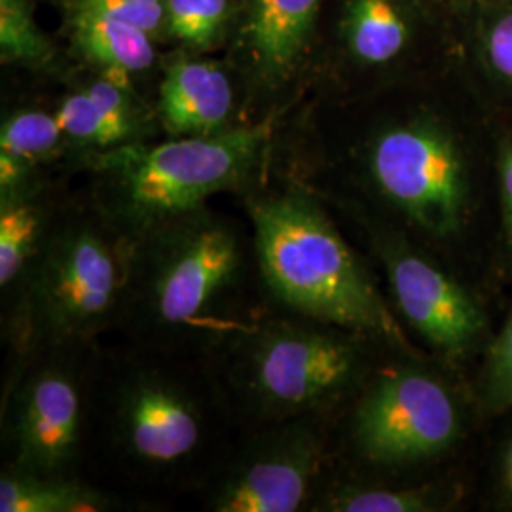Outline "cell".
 <instances>
[{
  "label": "cell",
  "instance_id": "7c38bea8",
  "mask_svg": "<svg viewBox=\"0 0 512 512\" xmlns=\"http://www.w3.org/2000/svg\"><path fill=\"white\" fill-rule=\"evenodd\" d=\"M73 194L46 171L0 190V313L16 302Z\"/></svg>",
  "mask_w": 512,
  "mask_h": 512
},
{
  "label": "cell",
  "instance_id": "d6986e66",
  "mask_svg": "<svg viewBox=\"0 0 512 512\" xmlns=\"http://www.w3.org/2000/svg\"><path fill=\"white\" fill-rule=\"evenodd\" d=\"M74 40L88 61L114 80L133 86V74L154 65V48L143 29L101 12L76 8Z\"/></svg>",
  "mask_w": 512,
  "mask_h": 512
},
{
  "label": "cell",
  "instance_id": "6da1fadb",
  "mask_svg": "<svg viewBox=\"0 0 512 512\" xmlns=\"http://www.w3.org/2000/svg\"><path fill=\"white\" fill-rule=\"evenodd\" d=\"M239 431L203 359L99 344L86 476L139 511L198 494Z\"/></svg>",
  "mask_w": 512,
  "mask_h": 512
},
{
  "label": "cell",
  "instance_id": "ac0fdd59",
  "mask_svg": "<svg viewBox=\"0 0 512 512\" xmlns=\"http://www.w3.org/2000/svg\"><path fill=\"white\" fill-rule=\"evenodd\" d=\"M73 150L54 110L21 107L8 112L0 128V190L44 173Z\"/></svg>",
  "mask_w": 512,
  "mask_h": 512
},
{
  "label": "cell",
  "instance_id": "4316f807",
  "mask_svg": "<svg viewBox=\"0 0 512 512\" xmlns=\"http://www.w3.org/2000/svg\"><path fill=\"white\" fill-rule=\"evenodd\" d=\"M497 488L503 503L512 509V435L505 442L501 456H499V469H497Z\"/></svg>",
  "mask_w": 512,
  "mask_h": 512
},
{
  "label": "cell",
  "instance_id": "7402d4cb",
  "mask_svg": "<svg viewBox=\"0 0 512 512\" xmlns=\"http://www.w3.org/2000/svg\"><path fill=\"white\" fill-rule=\"evenodd\" d=\"M165 31L192 48H209L226 31L230 0H165Z\"/></svg>",
  "mask_w": 512,
  "mask_h": 512
},
{
  "label": "cell",
  "instance_id": "44dd1931",
  "mask_svg": "<svg viewBox=\"0 0 512 512\" xmlns=\"http://www.w3.org/2000/svg\"><path fill=\"white\" fill-rule=\"evenodd\" d=\"M0 55L4 63L31 67L48 65L54 55L25 0H0Z\"/></svg>",
  "mask_w": 512,
  "mask_h": 512
},
{
  "label": "cell",
  "instance_id": "7a4b0ae2",
  "mask_svg": "<svg viewBox=\"0 0 512 512\" xmlns=\"http://www.w3.org/2000/svg\"><path fill=\"white\" fill-rule=\"evenodd\" d=\"M120 321L110 338L203 359L272 302L245 213L205 203L135 239Z\"/></svg>",
  "mask_w": 512,
  "mask_h": 512
},
{
  "label": "cell",
  "instance_id": "9a60e30c",
  "mask_svg": "<svg viewBox=\"0 0 512 512\" xmlns=\"http://www.w3.org/2000/svg\"><path fill=\"white\" fill-rule=\"evenodd\" d=\"M154 110L167 137H209L245 126L238 122L230 76L211 61L177 59L167 65Z\"/></svg>",
  "mask_w": 512,
  "mask_h": 512
},
{
  "label": "cell",
  "instance_id": "52a82bcc",
  "mask_svg": "<svg viewBox=\"0 0 512 512\" xmlns=\"http://www.w3.org/2000/svg\"><path fill=\"white\" fill-rule=\"evenodd\" d=\"M461 433L454 389L416 353L391 351L336 414L332 471L406 480L450 452Z\"/></svg>",
  "mask_w": 512,
  "mask_h": 512
},
{
  "label": "cell",
  "instance_id": "9c48e42d",
  "mask_svg": "<svg viewBox=\"0 0 512 512\" xmlns=\"http://www.w3.org/2000/svg\"><path fill=\"white\" fill-rule=\"evenodd\" d=\"M336 416H302L241 429L205 480V512H310L334 465Z\"/></svg>",
  "mask_w": 512,
  "mask_h": 512
},
{
  "label": "cell",
  "instance_id": "e0dca14e",
  "mask_svg": "<svg viewBox=\"0 0 512 512\" xmlns=\"http://www.w3.org/2000/svg\"><path fill=\"white\" fill-rule=\"evenodd\" d=\"M452 490L427 480H366L330 471L310 512H435L448 509Z\"/></svg>",
  "mask_w": 512,
  "mask_h": 512
},
{
  "label": "cell",
  "instance_id": "603a6c76",
  "mask_svg": "<svg viewBox=\"0 0 512 512\" xmlns=\"http://www.w3.org/2000/svg\"><path fill=\"white\" fill-rule=\"evenodd\" d=\"M482 399L494 414L512 406V317L490 351L482 378Z\"/></svg>",
  "mask_w": 512,
  "mask_h": 512
},
{
  "label": "cell",
  "instance_id": "30bf717a",
  "mask_svg": "<svg viewBox=\"0 0 512 512\" xmlns=\"http://www.w3.org/2000/svg\"><path fill=\"white\" fill-rule=\"evenodd\" d=\"M366 181L397 220L429 239L454 236L463 224L467 183L450 133L412 118L374 133L365 152Z\"/></svg>",
  "mask_w": 512,
  "mask_h": 512
},
{
  "label": "cell",
  "instance_id": "277c9868",
  "mask_svg": "<svg viewBox=\"0 0 512 512\" xmlns=\"http://www.w3.org/2000/svg\"><path fill=\"white\" fill-rule=\"evenodd\" d=\"M391 351L355 330L270 306L205 357L239 429L336 416Z\"/></svg>",
  "mask_w": 512,
  "mask_h": 512
},
{
  "label": "cell",
  "instance_id": "8fae6325",
  "mask_svg": "<svg viewBox=\"0 0 512 512\" xmlns=\"http://www.w3.org/2000/svg\"><path fill=\"white\" fill-rule=\"evenodd\" d=\"M346 215L363 228L401 323L450 361L471 353L486 330L475 298L401 226L355 207Z\"/></svg>",
  "mask_w": 512,
  "mask_h": 512
},
{
  "label": "cell",
  "instance_id": "5bb4252c",
  "mask_svg": "<svg viewBox=\"0 0 512 512\" xmlns=\"http://www.w3.org/2000/svg\"><path fill=\"white\" fill-rule=\"evenodd\" d=\"M55 114L74 158L152 141L154 126H160L156 110L141 103L131 84L105 74L65 93L55 105Z\"/></svg>",
  "mask_w": 512,
  "mask_h": 512
},
{
  "label": "cell",
  "instance_id": "d4e9b609",
  "mask_svg": "<svg viewBox=\"0 0 512 512\" xmlns=\"http://www.w3.org/2000/svg\"><path fill=\"white\" fill-rule=\"evenodd\" d=\"M486 55L495 73L512 82V12L497 19L486 35Z\"/></svg>",
  "mask_w": 512,
  "mask_h": 512
},
{
  "label": "cell",
  "instance_id": "5b68a950",
  "mask_svg": "<svg viewBox=\"0 0 512 512\" xmlns=\"http://www.w3.org/2000/svg\"><path fill=\"white\" fill-rule=\"evenodd\" d=\"M277 116L219 135L167 137L80 154L82 192L128 241L220 194L239 198L268 175Z\"/></svg>",
  "mask_w": 512,
  "mask_h": 512
},
{
  "label": "cell",
  "instance_id": "cb8c5ba5",
  "mask_svg": "<svg viewBox=\"0 0 512 512\" xmlns=\"http://www.w3.org/2000/svg\"><path fill=\"white\" fill-rule=\"evenodd\" d=\"M76 8L122 19L143 29L150 37L158 35V31H165L167 23L165 0H76Z\"/></svg>",
  "mask_w": 512,
  "mask_h": 512
},
{
  "label": "cell",
  "instance_id": "2e32d148",
  "mask_svg": "<svg viewBox=\"0 0 512 512\" xmlns=\"http://www.w3.org/2000/svg\"><path fill=\"white\" fill-rule=\"evenodd\" d=\"M128 511H139V507L88 476L29 475L0 469V512Z\"/></svg>",
  "mask_w": 512,
  "mask_h": 512
},
{
  "label": "cell",
  "instance_id": "4fadbf2b",
  "mask_svg": "<svg viewBox=\"0 0 512 512\" xmlns=\"http://www.w3.org/2000/svg\"><path fill=\"white\" fill-rule=\"evenodd\" d=\"M321 0H245L239 42L256 92L272 97L287 86L306 52Z\"/></svg>",
  "mask_w": 512,
  "mask_h": 512
},
{
  "label": "cell",
  "instance_id": "484cf974",
  "mask_svg": "<svg viewBox=\"0 0 512 512\" xmlns=\"http://www.w3.org/2000/svg\"><path fill=\"white\" fill-rule=\"evenodd\" d=\"M499 179H501V202H503L505 236H507L509 249L512 251V147L507 148L501 154Z\"/></svg>",
  "mask_w": 512,
  "mask_h": 512
},
{
  "label": "cell",
  "instance_id": "ffe728a7",
  "mask_svg": "<svg viewBox=\"0 0 512 512\" xmlns=\"http://www.w3.org/2000/svg\"><path fill=\"white\" fill-rule=\"evenodd\" d=\"M344 33L359 63L385 65L403 52L408 23L395 0H351Z\"/></svg>",
  "mask_w": 512,
  "mask_h": 512
},
{
  "label": "cell",
  "instance_id": "8992f818",
  "mask_svg": "<svg viewBox=\"0 0 512 512\" xmlns=\"http://www.w3.org/2000/svg\"><path fill=\"white\" fill-rule=\"evenodd\" d=\"M128 241L78 190L33 264L12 308L0 313L6 363L54 344H97L120 321Z\"/></svg>",
  "mask_w": 512,
  "mask_h": 512
},
{
  "label": "cell",
  "instance_id": "3957f363",
  "mask_svg": "<svg viewBox=\"0 0 512 512\" xmlns=\"http://www.w3.org/2000/svg\"><path fill=\"white\" fill-rule=\"evenodd\" d=\"M238 200L274 308L416 353L391 302L317 192L291 175L272 179L268 173Z\"/></svg>",
  "mask_w": 512,
  "mask_h": 512
},
{
  "label": "cell",
  "instance_id": "ba28073f",
  "mask_svg": "<svg viewBox=\"0 0 512 512\" xmlns=\"http://www.w3.org/2000/svg\"><path fill=\"white\" fill-rule=\"evenodd\" d=\"M101 342L40 346L4 365L2 469L86 476L93 374Z\"/></svg>",
  "mask_w": 512,
  "mask_h": 512
}]
</instances>
